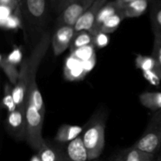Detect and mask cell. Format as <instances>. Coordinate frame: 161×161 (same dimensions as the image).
Instances as JSON below:
<instances>
[{"label": "cell", "instance_id": "cell-9", "mask_svg": "<svg viewBox=\"0 0 161 161\" xmlns=\"http://www.w3.org/2000/svg\"><path fill=\"white\" fill-rule=\"evenodd\" d=\"M29 86V64L28 58L22 61L20 75L16 85L13 87V97L17 108H25Z\"/></svg>", "mask_w": 161, "mask_h": 161}, {"label": "cell", "instance_id": "cell-28", "mask_svg": "<svg viewBox=\"0 0 161 161\" xmlns=\"http://www.w3.org/2000/svg\"><path fill=\"white\" fill-rule=\"evenodd\" d=\"M143 76L148 80L150 83L153 85H157L161 81V77L157 73L153 71H146L142 72Z\"/></svg>", "mask_w": 161, "mask_h": 161}, {"label": "cell", "instance_id": "cell-2", "mask_svg": "<svg viewBox=\"0 0 161 161\" xmlns=\"http://www.w3.org/2000/svg\"><path fill=\"white\" fill-rule=\"evenodd\" d=\"M105 116L103 113H97L92 116L83 127L81 134L82 141L86 149L89 160L98 158L105 148Z\"/></svg>", "mask_w": 161, "mask_h": 161}, {"label": "cell", "instance_id": "cell-31", "mask_svg": "<svg viewBox=\"0 0 161 161\" xmlns=\"http://www.w3.org/2000/svg\"><path fill=\"white\" fill-rule=\"evenodd\" d=\"M7 57L9 61H12L13 63H14L16 64L20 61V58H21V52H20V50L17 49V50H15L11 52Z\"/></svg>", "mask_w": 161, "mask_h": 161}, {"label": "cell", "instance_id": "cell-1", "mask_svg": "<svg viewBox=\"0 0 161 161\" xmlns=\"http://www.w3.org/2000/svg\"><path fill=\"white\" fill-rule=\"evenodd\" d=\"M51 0H22L19 3V16L26 40L36 45L45 34Z\"/></svg>", "mask_w": 161, "mask_h": 161}, {"label": "cell", "instance_id": "cell-35", "mask_svg": "<svg viewBox=\"0 0 161 161\" xmlns=\"http://www.w3.org/2000/svg\"><path fill=\"white\" fill-rule=\"evenodd\" d=\"M157 161H161V147H160V151H159L158 154H157Z\"/></svg>", "mask_w": 161, "mask_h": 161}, {"label": "cell", "instance_id": "cell-5", "mask_svg": "<svg viewBox=\"0 0 161 161\" xmlns=\"http://www.w3.org/2000/svg\"><path fill=\"white\" fill-rule=\"evenodd\" d=\"M51 42V38L49 32H46L40 40L36 43L31 50V56L28 58V64H29V86H28V92L38 91L39 86L36 83V75H37L38 69L39 64L42 62L46 53L48 50L49 47Z\"/></svg>", "mask_w": 161, "mask_h": 161}, {"label": "cell", "instance_id": "cell-27", "mask_svg": "<svg viewBox=\"0 0 161 161\" xmlns=\"http://www.w3.org/2000/svg\"><path fill=\"white\" fill-rule=\"evenodd\" d=\"M110 37L108 34L104 33L102 31H99L97 34L94 36V45L97 47V48H103L106 47L109 42Z\"/></svg>", "mask_w": 161, "mask_h": 161}, {"label": "cell", "instance_id": "cell-4", "mask_svg": "<svg viewBox=\"0 0 161 161\" xmlns=\"http://www.w3.org/2000/svg\"><path fill=\"white\" fill-rule=\"evenodd\" d=\"M26 115V141L30 147L38 152L40 149L44 138L42 136L45 116L41 114L32 102L27 99L25 106Z\"/></svg>", "mask_w": 161, "mask_h": 161}, {"label": "cell", "instance_id": "cell-8", "mask_svg": "<svg viewBox=\"0 0 161 161\" xmlns=\"http://www.w3.org/2000/svg\"><path fill=\"white\" fill-rule=\"evenodd\" d=\"M7 133L17 141L26 139V115L25 108H17L8 113L5 121Z\"/></svg>", "mask_w": 161, "mask_h": 161}, {"label": "cell", "instance_id": "cell-26", "mask_svg": "<svg viewBox=\"0 0 161 161\" xmlns=\"http://www.w3.org/2000/svg\"><path fill=\"white\" fill-rule=\"evenodd\" d=\"M153 48L152 56L157 61L161 72V36L159 34H153Z\"/></svg>", "mask_w": 161, "mask_h": 161}, {"label": "cell", "instance_id": "cell-24", "mask_svg": "<svg viewBox=\"0 0 161 161\" xmlns=\"http://www.w3.org/2000/svg\"><path fill=\"white\" fill-rule=\"evenodd\" d=\"M3 105L7 109L8 113L14 112L17 108L13 97V88L9 84L5 85L4 96L3 98Z\"/></svg>", "mask_w": 161, "mask_h": 161}, {"label": "cell", "instance_id": "cell-11", "mask_svg": "<svg viewBox=\"0 0 161 161\" xmlns=\"http://www.w3.org/2000/svg\"><path fill=\"white\" fill-rule=\"evenodd\" d=\"M107 3V0H95L91 7L78 19L74 25L75 34L83 31H91L95 22L99 11Z\"/></svg>", "mask_w": 161, "mask_h": 161}, {"label": "cell", "instance_id": "cell-32", "mask_svg": "<svg viewBox=\"0 0 161 161\" xmlns=\"http://www.w3.org/2000/svg\"><path fill=\"white\" fill-rule=\"evenodd\" d=\"M83 68H84V70L86 71V73H88L94 68V64H95V56L93 57L91 59L87 60V61H83Z\"/></svg>", "mask_w": 161, "mask_h": 161}, {"label": "cell", "instance_id": "cell-37", "mask_svg": "<svg viewBox=\"0 0 161 161\" xmlns=\"http://www.w3.org/2000/svg\"><path fill=\"white\" fill-rule=\"evenodd\" d=\"M153 161H157V160H153Z\"/></svg>", "mask_w": 161, "mask_h": 161}, {"label": "cell", "instance_id": "cell-17", "mask_svg": "<svg viewBox=\"0 0 161 161\" xmlns=\"http://www.w3.org/2000/svg\"><path fill=\"white\" fill-rule=\"evenodd\" d=\"M0 66H1L4 73L6 74L9 81L14 86L16 85L17 80H18L19 75H20V70H17L16 64L9 61L7 56L1 54V56H0Z\"/></svg>", "mask_w": 161, "mask_h": 161}, {"label": "cell", "instance_id": "cell-30", "mask_svg": "<svg viewBox=\"0 0 161 161\" xmlns=\"http://www.w3.org/2000/svg\"><path fill=\"white\" fill-rule=\"evenodd\" d=\"M1 6H6L12 11L19 14V3L17 0H1Z\"/></svg>", "mask_w": 161, "mask_h": 161}, {"label": "cell", "instance_id": "cell-19", "mask_svg": "<svg viewBox=\"0 0 161 161\" xmlns=\"http://www.w3.org/2000/svg\"><path fill=\"white\" fill-rule=\"evenodd\" d=\"M135 65L142 72L153 71V72H155L156 73L158 74L161 77L160 68H159L157 61L152 55L151 56H145V55L141 54L137 55L136 59H135Z\"/></svg>", "mask_w": 161, "mask_h": 161}, {"label": "cell", "instance_id": "cell-15", "mask_svg": "<svg viewBox=\"0 0 161 161\" xmlns=\"http://www.w3.org/2000/svg\"><path fill=\"white\" fill-rule=\"evenodd\" d=\"M83 127L70 124H63L58 128L54 136L55 142L66 143L75 139L81 135Z\"/></svg>", "mask_w": 161, "mask_h": 161}, {"label": "cell", "instance_id": "cell-33", "mask_svg": "<svg viewBox=\"0 0 161 161\" xmlns=\"http://www.w3.org/2000/svg\"><path fill=\"white\" fill-rule=\"evenodd\" d=\"M114 1L115 3H116V5L118 6V7H119L121 10H124L130 3H131L132 2L135 1V0H114Z\"/></svg>", "mask_w": 161, "mask_h": 161}, {"label": "cell", "instance_id": "cell-23", "mask_svg": "<svg viewBox=\"0 0 161 161\" xmlns=\"http://www.w3.org/2000/svg\"><path fill=\"white\" fill-rule=\"evenodd\" d=\"M37 155L41 161H58V155L54 148L45 140L37 152Z\"/></svg>", "mask_w": 161, "mask_h": 161}, {"label": "cell", "instance_id": "cell-13", "mask_svg": "<svg viewBox=\"0 0 161 161\" xmlns=\"http://www.w3.org/2000/svg\"><path fill=\"white\" fill-rule=\"evenodd\" d=\"M121 9L118 7V6L116 5V3H115V1L107 2V3L102 6V8L100 9V11H99L95 22H94V26L91 28V31H89L90 32H91L94 36H95L96 34H97V33L100 31L101 28H102V25L105 23V20H108L109 17H111L112 16L114 15L115 14H116V13L119 12V11Z\"/></svg>", "mask_w": 161, "mask_h": 161}, {"label": "cell", "instance_id": "cell-38", "mask_svg": "<svg viewBox=\"0 0 161 161\" xmlns=\"http://www.w3.org/2000/svg\"><path fill=\"white\" fill-rule=\"evenodd\" d=\"M51 1H53V0H51Z\"/></svg>", "mask_w": 161, "mask_h": 161}, {"label": "cell", "instance_id": "cell-10", "mask_svg": "<svg viewBox=\"0 0 161 161\" xmlns=\"http://www.w3.org/2000/svg\"><path fill=\"white\" fill-rule=\"evenodd\" d=\"M75 32L74 26L58 25L51 38V45L55 56H59L70 47Z\"/></svg>", "mask_w": 161, "mask_h": 161}, {"label": "cell", "instance_id": "cell-29", "mask_svg": "<svg viewBox=\"0 0 161 161\" xmlns=\"http://www.w3.org/2000/svg\"><path fill=\"white\" fill-rule=\"evenodd\" d=\"M72 1V0H53L51 1V4L53 5L56 12L60 14Z\"/></svg>", "mask_w": 161, "mask_h": 161}, {"label": "cell", "instance_id": "cell-21", "mask_svg": "<svg viewBox=\"0 0 161 161\" xmlns=\"http://www.w3.org/2000/svg\"><path fill=\"white\" fill-rule=\"evenodd\" d=\"M150 22L153 33L161 36V0L153 2L150 11Z\"/></svg>", "mask_w": 161, "mask_h": 161}, {"label": "cell", "instance_id": "cell-20", "mask_svg": "<svg viewBox=\"0 0 161 161\" xmlns=\"http://www.w3.org/2000/svg\"><path fill=\"white\" fill-rule=\"evenodd\" d=\"M94 36L88 31H80L76 33L74 36L72 42L71 43L69 50L71 53L74 52L78 49L82 47H86V46L94 45Z\"/></svg>", "mask_w": 161, "mask_h": 161}, {"label": "cell", "instance_id": "cell-7", "mask_svg": "<svg viewBox=\"0 0 161 161\" xmlns=\"http://www.w3.org/2000/svg\"><path fill=\"white\" fill-rule=\"evenodd\" d=\"M95 0H72L59 14L57 20L58 25L74 26L78 19L91 7Z\"/></svg>", "mask_w": 161, "mask_h": 161}, {"label": "cell", "instance_id": "cell-22", "mask_svg": "<svg viewBox=\"0 0 161 161\" xmlns=\"http://www.w3.org/2000/svg\"><path fill=\"white\" fill-rule=\"evenodd\" d=\"M125 15H124V10H120L115 14L114 15L112 16L111 17L106 20L105 23L102 25L100 31H102L106 34H110V33L114 32L116 31L119 26L120 25L121 22L125 19Z\"/></svg>", "mask_w": 161, "mask_h": 161}, {"label": "cell", "instance_id": "cell-12", "mask_svg": "<svg viewBox=\"0 0 161 161\" xmlns=\"http://www.w3.org/2000/svg\"><path fill=\"white\" fill-rule=\"evenodd\" d=\"M83 68V61L71 54L66 59L64 67V77L69 81H78L82 80L86 75Z\"/></svg>", "mask_w": 161, "mask_h": 161}, {"label": "cell", "instance_id": "cell-18", "mask_svg": "<svg viewBox=\"0 0 161 161\" xmlns=\"http://www.w3.org/2000/svg\"><path fill=\"white\" fill-rule=\"evenodd\" d=\"M150 0H135L124 9L126 18H135L142 15L147 9Z\"/></svg>", "mask_w": 161, "mask_h": 161}, {"label": "cell", "instance_id": "cell-36", "mask_svg": "<svg viewBox=\"0 0 161 161\" xmlns=\"http://www.w3.org/2000/svg\"><path fill=\"white\" fill-rule=\"evenodd\" d=\"M17 1H18V3H20V2H21V1H22V0H17Z\"/></svg>", "mask_w": 161, "mask_h": 161}, {"label": "cell", "instance_id": "cell-34", "mask_svg": "<svg viewBox=\"0 0 161 161\" xmlns=\"http://www.w3.org/2000/svg\"><path fill=\"white\" fill-rule=\"evenodd\" d=\"M31 161H41V160H39L38 155H36V156H34V157L31 159Z\"/></svg>", "mask_w": 161, "mask_h": 161}, {"label": "cell", "instance_id": "cell-25", "mask_svg": "<svg viewBox=\"0 0 161 161\" xmlns=\"http://www.w3.org/2000/svg\"><path fill=\"white\" fill-rule=\"evenodd\" d=\"M94 47H95L94 45L86 46V47H82V48L75 50L74 52L71 53V54H73L74 56L79 58L80 61H86L95 56Z\"/></svg>", "mask_w": 161, "mask_h": 161}, {"label": "cell", "instance_id": "cell-14", "mask_svg": "<svg viewBox=\"0 0 161 161\" xmlns=\"http://www.w3.org/2000/svg\"><path fill=\"white\" fill-rule=\"evenodd\" d=\"M155 157V155L143 152L132 146L121 151L113 161H153Z\"/></svg>", "mask_w": 161, "mask_h": 161}, {"label": "cell", "instance_id": "cell-16", "mask_svg": "<svg viewBox=\"0 0 161 161\" xmlns=\"http://www.w3.org/2000/svg\"><path fill=\"white\" fill-rule=\"evenodd\" d=\"M138 98L143 106L152 111L161 109V92H143Z\"/></svg>", "mask_w": 161, "mask_h": 161}, {"label": "cell", "instance_id": "cell-6", "mask_svg": "<svg viewBox=\"0 0 161 161\" xmlns=\"http://www.w3.org/2000/svg\"><path fill=\"white\" fill-rule=\"evenodd\" d=\"M58 155V161H87L88 154L81 136L66 143L52 144Z\"/></svg>", "mask_w": 161, "mask_h": 161}, {"label": "cell", "instance_id": "cell-3", "mask_svg": "<svg viewBox=\"0 0 161 161\" xmlns=\"http://www.w3.org/2000/svg\"><path fill=\"white\" fill-rule=\"evenodd\" d=\"M133 146L153 155L158 154L161 147V109L154 112L142 135Z\"/></svg>", "mask_w": 161, "mask_h": 161}]
</instances>
